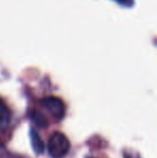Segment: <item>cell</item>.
Listing matches in <instances>:
<instances>
[{
	"label": "cell",
	"mask_w": 157,
	"mask_h": 158,
	"mask_svg": "<svg viewBox=\"0 0 157 158\" xmlns=\"http://www.w3.org/2000/svg\"><path fill=\"white\" fill-rule=\"evenodd\" d=\"M48 151L52 158H64L70 151V142L61 132H54L48 142Z\"/></svg>",
	"instance_id": "cell-1"
},
{
	"label": "cell",
	"mask_w": 157,
	"mask_h": 158,
	"mask_svg": "<svg viewBox=\"0 0 157 158\" xmlns=\"http://www.w3.org/2000/svg\"><path fill=\"white\" fill-rule=\"evenodd\" d=\"M41 104L52 116L56 117V118H63L65 115L66 106L60 98L54 97V96L46 97L42 100Z\"/></svg>",
	"instance_id": "cell-2"
},
{
	"label": "cell",
	"mask_w": 157,
	"mask_h": 158,
	"mask_svg": "<svg viewBox=\"0 0 157 158\" xmlns=\"http://www.w3.org/2000/svg\"><path fill=\"white\" fill-rule=\"evenodd\" d=\"M11 112L3 101L0 99V131L6 130L10 124Z\"/></svg>",
	"instance_id": "cell-3"
},
{
	"label": "cell",
	"mask_w": 157,
	"mask_h": 158,
	"mask_svg": "<svg viewBox=\"0 0 157 158\" xmlns=\"http://www.w3.org/2000/svg\"><path fill=\"white\" fill-rule=\"evenodd\" d=\"M30 141H31V146L32 150L35 151L36 154H42L44 152V143L42 141L41 137L39 135V133L37 132L35 129H30Z\"/></svg>",
	"instance_id": "cell-4"
},
{
	"label": "cell",
	"mask_w": 157,
	"mask_h": 158,
	"mask_svg": "<svg viewBox=\"0 0 157 158\" xmlns=\"http://www.w3.org/2000/svg\"><path fill=\"white\" fill-rule=\"evenodd\" d=\"M30 118L40 128H45L48 125L46 117L42 113H40L39 111H34V112L30 113Z\"/></svg>",
	"instance_id": "cell-5"
},
{
	"label": "cell",
	"mask_w": 157,
	"mask_h": 158,
	"mask_svg": "<svg viewBox=\"0 0 157 158\" xmlns=\"http://www.w3.org/2000/svg\"><path fill=\"white\" fill-rule=\"evenodd\" d=\"M1 158H28V157L19 154H13V153H3L1 155Z\"/></svg>",
	"instance_id": "cell-6"
},
{
	"label": "cell",
	"mask_w": 157,
	"mask_h": 158,
	"mask_svg": "<svg viewBox=\"0 0 157 158\" xmlns=\"http://www.w3.org/2000/svg\"><path fill=\"white\" fill-rule=\"evenodd\" d=\"M115 1L123 4V6H131L134 3V0H115Z\"/></svg>",
	"instance_id": "cell-7"
},
{
	"label": "cell",
	"mask_w": 157,
	"mask_h": 158,
	"mask_svg": "<svg viewBox=\"0 0 157 158\" xmlns=\"http://www.w3.org/2000/svg\"><path fill=\"white\" fill-rule=\"evenodd\" d=\"M3 148V143H2V142L0 141V148Z\"/></svg>",
	"instance_id": "cell-8"
},
{
	"label": "cell",
	"mask_w": 157,
	"mask_h": 158,
	"mask_svg": "<svg viewBox=\"0 0 157 158\" xmlns=\"http://www.w3.org/2000/svg\"><path fill=\"white\" fill-rule=\"evenodd\" d=\"M88 158H90V157H88Z\"/></svg>",
	"instance_id": "cell-9"
}]
</instances>
